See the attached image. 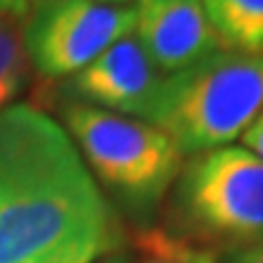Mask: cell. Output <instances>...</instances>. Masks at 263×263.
Instances as JSON below:
<instances>
[{"label": "cell", "mask_w": 263, "mask_h": 263, "mask_svg": "<svg viewBox=\"0 0 263 263\" xmlns=\"http://www.w3.org/2000/svg\"><path fill=\"white\" fill-rule=\"evenodd\" d=\"M121 246L68 132L27 103L0 110V263H92Z\"/></svg>", "instance_id": "cell-1"}, {"label": "cell", "mask_w": 263, "mask_h": 263, "mask_svg": "<svg viewBox=\"0 0 263 263\" xmlns=\"http://www.w3.org/2000/svg\"><path fill=\"white\" fill-rule=\"evenodd\" d=\"M261 110L263 57L217 51L164 75L145 121L193 156L241 138Z\"/></svg>", "instance_id": "cell-2"}, {"label": "cell", "mask_w": 263, "mask_h": 263, "mask_svg": "<svg viewBox=\"0 0 263 263\" xmlns=\"http://www.w3.org/2000/svg\"><path fill=\"white\" fill-rule=\"evenodd\" d=\"M169 235L209 252L263 243V160L246 147L193 154L169 189Z\"/></svg>", "instance_id": "cell-3"}, {"label": "cell", "mask_w": 263, "mask_h": 263, "mask_svg": "<svg viewBox=\"0 0 263 263\" xmlns=\"http://www.w3.org/2000/svg\"><path fill=\"white\" fill-rule=\"evenodd\" d=\"M62 119L90 174L129 215L152 217L182 169V152L141 119L66 103Z\"/></svg>", "instance_id": "cell-4"}, {"label": "cell", "mask_w": 263, "mask_h": 263, "mask_svg": "<svg viewBox=\"0 0 263 263\" xmlns=\"http://www.w3.org/2000/svg\"><path fill=\"white\" fill-rule=\"evenodd\" d=\"M136 9L95 0H31L24 15L22 42L35 68L46 79L75 75L117 40L129 35Z\"/></svg>", "instance_id": "cell-5"}, {"label": "cell", "mask_w": 263, "mask_h": 263, "mask_svg": "<svg viewBox=\"0 0 263 263\" xmlns=\"http://www.w3.org/2000/svg\"><path fill=\"white\" fill-rule=\"evenodd\" d=\"M162 79L164 72L154 64L132 31L75 75L66 77L60 95L68 103L145 121Z\"/></svg>", "instance_id": "cell-6"}, {"label": "cell", "mask_w": 263, "mask_h": 263, "mask_svg": "<svg viewBox=\"0 0 263 263\" xmlns=\"http://www.w3.org/2000/svg\"><path fill=\"white\" fill-rule=\"evenodd\" d=\"M134 9V35L164 75L221 51L204 0H136Z\"/></svg>", "instance_id": "cell-7"}, {"label": "cell", "mask_w": 263, "mask_h": 263, "mask_svg": "<svg viewBox=\"0 0 263 263\" xmlns=\"http://www.w3.org/2000/svg\"><path fill=\"white\" fill-rule=\"evenodd\" d=\"M221 51L263 57V0H204Z\"/></svg>", "instance_id": "cell-8"}, {"label": "cell", "mask_w": 263, "mask_h": 263, "mask_svg": "<svg viewBox=\"0 0 263 263\" xmlns=\"http://www.w3.org/2000/svg\"><path fill=\"white\" fill-rule=\"evenodd\" d=\"M31 81V62L24 51L18 20L0 15V110L9 108Z\"/></svg>", "instance_id": "cell-9"}, {"label": "cell", "mask_w": 263, "mask_h": 263, "mask_svg": "<svg viewBox=\"0 0 263 263\" xmlns=\"http://www.w3.org/2000/svg\"><path fill=\"white\" fill-rule=\"evenodd\" d=\"M134 241L147 259H160L167 263H219L215 252L186 243L162 228H141Z\"/></svg>", "instance_id": "cell-10"}, {"label": "cell", "mask_w": 263, "mask_h": 263, "mask_svg": "<svg viewBox=\"0 0 263 263\" xmlns=\"http://www.w3.org/2000/svg\"><path fill=\"white\" fill-rule=\"evenodd\" d=\"M241 141L246 145V149L252 152L254 156H259V158L263 160V110L257 119H254V123L243 132Z\"/></svg>", "instance_id": "cell-11"}, {"label": "cell", "mask_w": 263, "mask_h": 263, "mask_svg": "<svg viewBox=\"0 0 263 263\" xmlns=\"http://www.w3.org/2000/svg\"><path fill=\"white\" fill-rule=\"evenodd\" d=\"M219 261L221 263H263V243L261 246H252V248L221 252Z\"/></svg>", "instance_id": "cell-12"}, {"label": "cell", "mask_w": 263, "mask_h": 263, "mask_svg": "<svg viewBox=\"0 0 263 263\" xmlns=\"http://www.w3.org/2000/svg\"><path fill=\"white\" fill-rule=\"evenodd\" d=\"M31 0H0V15L11 20H22L29 11Z\"/></svg>", "instance_id": "cell-13"}, {"label": "cell", "mask_w": 263, "mask_h": 263, "mask_svg": "<svg viewBox=\"0 0 263 263\" xmlns=\"http://www.w3.org/2000/svg\"><path fill=\"white\" fill-rule=\"evenodd\" d=\"M92 263H129V259L121 250H114V252H108V254H103V257L95 259Z\"/></svg>", "instance_id": "cell-14"}, {"label": "cell", "mask_w": 263, "mask_h": 263, "mask_svg": "<svg viewBox=\"0 0 263 263\" xmlns=\"http://www.w3.org/2000/svg\"><path fill=\"white\" fill-rule=\"evenodd\" d=\"M95 3H101V5H123L127 0H95Z\"/></svg>", "instance_id": "cell-15"}, {"label": "cell", "mask_w": 263, "mask_h": 263, "mask_svg": "<svg viewBox=\"0 0 263 263\" xmlns=\"http://www.w3.org/2000/svg\"><path fill=\"white\" fill-rule=\"evenodd\" d=\"M147 263H167V261H160V259H147Z\"/></svg>", "instance_id": "cell-16"}]
</instances>
